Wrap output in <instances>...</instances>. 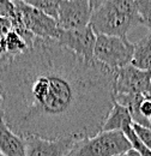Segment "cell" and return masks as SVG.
Segmentation results:
<instances>
[{"label": "cell", "instance_id": "obj_1", "mask_svg": "<svg viewBox=\"0 0 151 156\" xmlns=\"http://www.w3.org/2000/svg\"><path fill=\"white\" fill-rule=\"evenodd\" d=\"M115 72L57 40L0 58L2 120L17 136L47 140L94 137L114 106Z\"/></svg>", "mask_w": 151, "mask_h": 156}, {"label": "cell", "instance_id": "obj_2", "mask_svg": "<svg viewBox=\"0 0 151 156\" xmlns=\"http://www.w3.org/2000/svg\"><path fill=\"white\" fill-rule=\"evenodd\" d=\"M95 35L127 39L133 27L146 25L138 15L135 0H93L90 24Z\"/></svg>", "mask_w": 151, "mask_h": 156}, {"label": "cell", "instance_id": "obj_3", "mask_svg": "<svg viewBox=\"0 0 151 156\" xmlns=\"http://www.w3.org/2000/svg\"><path fill=\"white\" fill-rule=\"evenodd\" d=\"M132 145L121 131L100 132L94 137L77 140L66 156H121Z\"/></svg>", "mask_w": 151, "mask_h": 156}, {"label": "cell", "instance_id": "obj_4", "mask_svg": "<svg viewBox=\"0 0 151 156\" xmlns=\"http://www.w3.org/2000/svg\"><path fill=\"white\" fill-rule=\"evenodd\" d=\"M133 53L134 43L127 39L106 35H98L96 37L94 59L114 72L130 65Z\"/></svg>", "mask_w": 151, "mask_h": 156}, {"label": "cell", "instance_id": "obj_5", "mask_svg": "<svg viewBox=\"0 0 151 156\" xmlns=\"http://www.w3.org/2000/svg\"><path fill=\"white\" fill-rule=\"evenodd\" d=\"M16 13L22 20L25 28L38 39L57 40L59 35V27L57 20L36 9L31 7L23 0L15 1Z\"/></svg>", "mask_w": 151, "mask_h": 156}, {"label": "cell", "instance_id": "obj_6", "mask_svg": "<svg viewBox=\"0 0 151 156\" xmlns=\"http://www.w3.org/2000/svg\"><path fill=\"white\" fill-rule=\"evenodd\" d=\"M151 94V72L139 70L131 64L118 70L114 79V95Z\"/></svg>", "mask_w": 151, "mask_h": 156}, {"label": "cell", "instance_id": "obj_7", "mask_svg": "<svg viewBox=\"0 0 151 156\" xmlns=\"http://www.w3.org/2000/svg\"><path fill=\"white\" fill-rule=\"evenodd\" d=\"M93 0H59L58 27L61 30H76L90 24Z\"/></svg>", "mask_w": 151, "mask_h": 156}, {"label": "cell", "instance_id": "obj_8", "mask_svg": "<svg viewBox=\"0 0 151 156\" xmlns=\"http://www.w3.org/2000/svg\"><path fill=\"white\" fill-rule=\"evenodd\" d=\"M96 35L90 25L76 30H59L57 41L77 55L88 61H94Z\"/></svg>", "mask_w": 151, "mask_h": 156}, {"label": "cell", "instance_id": "obj_9", "mask_svg": "<svg viewBox=\"0 0 151 156\" xmlns=\"http://www.w3.org/2000/svg\"><path fill=\"white\" fill-rule=\"evenodd\" d=\"M24 140L26 156H66L77 142L73 138L47 140L38 137H28Z\"/></svg>", "mask_w": 151, "mask_h": 156}, {"label": "cell", "instance_id": "obj_10", "mask_svg": "<svg viewBox=\"0 0 151 156\" xmlns=\"http://www.w3.org/2000/svg\"><path fill=\"white\" fill-rule=\"evenodd\" d=\"M0 151L5 156H26L25 140L13 133L0 119Z\"/></svg>", "mask_w": 151, "mask_h": 156}, {"label": "cell", "instance_id": "obj_11", "mask_svg": "<svg viewBox=\"0 0 151 156\" xmlns=\"http://www.w3.org/2000/svg\"><path fill=\"white\" fill-rule=\"evenodd\" d=\"M133 120L127 108L124 106L116 103L114 101V106L109 113L108 118L106 119L102 131L103 132H111V131H121L124 132L127 127L132 126Z\"/></svg>", "mask_w": 151, "mask_h": 156}, {"label": "cell", "instance_id": "obj_12", "mask_svg": "<svg viewBox=\"0 0 151 156\" xmlns=\"http://www.w3.org/2000/svg\"><path fill=\"white\" fill-rule=\"evenodd\" d=\"M131 65L139 70L151 72V42L146 37L134 43V53Z\"/></svg>", "mask_w": 151, "mask_h": 156}, {"label": "cell", "instance_id": "obj_13", "mask_svg": "<svg viewBox=\"0 0 151 156\" xmlns=\"http://www.w3.org/2000/svg\"><path fill=\"white\" fill-rule=\"evenodd\" d=\"M28 44L16 31L11 29L5 40V51L7 55H18L28 51Z\"/></svg>", "mask_w": 151, "mask_h": 156}, {"label": "cell", "instance_id": "obj_14", "mask_svg": "<svg viewBox=\"0 0 151 156\" xmlns=\"http://www.w3.org/2000/svg\"><path fill=\"white\" fill-rule=\"evenodd\" d=\"M28 5L43 12L44 15L58 20V11H59V0H25Z\"/></svg>", "mask_w": 151, "mask_h": 156}, {"label": "cell", "instance_id": "obj_15", "mask_svg": "<svg viewBox=\"0 0 151 156\" xmlns=\"http://www.w3.org/2000/svg\"><path fill=\"white\" fill-rule=\"evenodd\" d=\"M124 135L127 137V139L130 140V143H131V145H132L133 149H135L138 153H140V155L142 156H151V150H149V149L140 142V139H139L138 136L135 135V132H134V130H133L132 126L127 127V129L124 131Z\"/></svg>", "mask_w": 151, "mask_h": 156}, {"label": "cell", "instance_id": "obj_16", "mask_svg": "<svg viewBox=\"0 0 151 156\" xmlns=\"http://www.w3.org/2000/svg\"><path fill=\"white\" fill-rule=\"evenodd\" d=\"M135 6L138 15L145 22L148 27H150L151 22V0H135Z\"/></svg>", "mask_w": 151, "mask_h": 156}, {"label": "cell", "instance_id": "obj_17", "mask_svg": "<svg viewBox=\"0 0 151 156\" xmlns=\"http://www.w3.org/2000/svg\"><path fill=\"white\" fill-rule=\"evenodd\" d=\"M12 29V23L9 18H0V58L5 55V40Z\"/></svg>", "mask_w": 151, "mask_h": 156}, {"label": "cell", "instance_id": "obj_18", "mask_svg": "<svg viewBox=\"0 0 151 156\" xmlns=\"http://www.w3.org/2000/svg\"><path fill=\"white\" fill-rule=\"evenodd\" d=\"M132 127L134 130V132H135V135L140 139V142L149 150H151V130L146 129V127H143L140 125H137V124H133Z\"/></svg>", "mask_w": 151, "mask_h": 156}, {"label": "cell", "instance_id": "obj_19", "mask_svg": "<svg viewBox=\"0 0 151 156\" xmlns=\"http://www.w3.org/2000/svg\"><path fill=\"white\" fill-rule=\"evenodd\" d=\"M16 15L15 1L10 0H0V18L12 20Z\"/></svg>", "mask_w": 151, "mask_h": 156}, {"label": "cell", "instance_id": "obj_20", "mask_svg": "<svg viewBox=\"0 0 151 156\" xmlns=\"http://www.w3.org/2000/svg\"><path fill=\"white\" fill-rule=\"evenodd\" d=\"M125 156H142L140 155V153H138L135 149H131V150H128L126 154H125Z\"/></svg>", "mask_w": 151, "mask_h": 156}, {"label": "cell", "instance_id": "obj_21", "mask_svg": "<svg viewBox=\"0 0 151 156\" xmlns=\"http://www.w3.org/2000/svg\"><path fill=\"white\" fill-rule=\"evenodd\" d=\"M0 119H2V98L0 93Z\"/></svg>", "mask_w": 151, "mask_h": 156}, {"label": "cell", "instance_id": "obj_22", "mask_svg": "<svg viewBox=\"0 0 151 156\" xmlns=\"http://www.w3.org/2000/svg\"><path fill=\"white\" fill-rule=\"evenodd\" d=\"M149 28H150V30H149V34H148V36H146V39L149 40V41H150L151 42V25L150 27H149Z\"/></svg>", "mask_w": 151, "mask_h": 156}, {"label": "cell", "instance_id": "obj_23", "mask_svg": "<svg viewBox=\"0 0 151 156\" xmlns=\"http://www.w3.org/2000/svg\"><path fill=\"white\" fill-rule=\"evenodd\" d=\"M0 156H5V155H4V154H2V153H1V151H0Z\"/></svg>", "mask_w": 151, "mask_h": 156}, {"label": "cell", "instance_id": "obj_24", "mask_svg": "<svg viewBox=\"0 0 151 156\" xmlns=\"http://www.w3.org/2000/svg\"><path fill=\"white\" fill-rule=\"evenodd\" d=\"M150 25H151V22H150Z\"/></svg>", "mask_w": 151, "mask_h": 156}, {"label": "cell", "instance_id": "obj_25", "mask_svg": "<svg viewBox=\"0 0 151 156\" xmlns=\"http://www.w3.org/2000/svg\"><path fill=\"white\" fill-rule=\"evenodd\" d=\"M121 156H125V155H121Z\"/></svg>", "mask_w": 151, "mask_h": 156}]
</instances>
